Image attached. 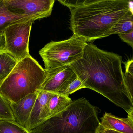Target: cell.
<instances>
[{
    "label": "cell",
    "instance_id": "obj_21",
    "mask_svg": "<svg viewBox=\"0 0 133 133\" xmlns=\"http://www.w3.org/2000/svg\"><path fill=\"white\" fill-rule=\"evenodd\" d=\"M5 41L4 33L0 32V53L5 52Z\"/></svg>",
    "mask_w": 133,
    "mask_h": 133
},
{
    "label": "cell",
    "instance_id": "obj_23",
    "mask_svg": "<svg viewBox=\"0 0 133 133\" xmlns=\"http://www.w3.org/2000/svg\"><path fill=\"white\" fill-rule=\"evenodd\" d=\"M95 133H121L114 130H111L107 129L102 126L101 125H99L98 129H97Z\"/></svg>",
    "mask_w": 133,
    "mask_h": 133
},
{
    "label": "cell",
    "instance_id": "obj_9",
    "mask_svg": "<svg viewBox=\"0 0 133 133\" xmlns=\"http://www.w3.org/2000/svg\"><path fill=\"white\" fill-rule=\"evenodd\" d=\"M37 96V91L15 102H10L14 121L26 129Z\"/></svg>",
    "mask_w": 133,
    "mask_h": 133
},
{
    "label": "cell",
    "instance_id": "obj_15",
    "mask_svg": "<svg viewBox=\"0 0 133 133\" xmlns=\"http://www.w3.org/2000/svg\"><path fill=\"white\" fill-rule=\"evenodd\" d=\"M17 63L15 58L9 53H0V85L11 72Z\"/></svg>",
    "mask_w": 133,
    "mask_h": 133
},
{
    "label": "cell",
    "instance_id": "obj_11",
    "mask_svg": "<svg viewBox=\"0 0 133 133\" xmlns=\"http://www.w3.org/2000/svg\"><path fill=\"white\" fill-rule=\"evenodd\" d=\"M100 125L105 129L121 133H133V122L129 117L123 118L105 112Z\"/></svg>",
    "mask_w": 133,
    "mask_h": 133
},
{
    "label": "cell",
    "instance_id": "obj_8",
    "mask_svg": "<svg viewBox=\"0 0 133 133\" xmlns=\"http://www.w3.org/2000/svg\"><path fill=\"white\" fill-rule=\"evenodd\" d=\"M77 77L75 72L69 65L62 66L47 73L46 78L39 90L57 93Z\"/></svg>",
    "mask_w": 133,
    "mask_h": 133
},
{
    "label": "cell",
    "instance_id": "obj_10",
    "mask_svg": "<svg viewBox=\"0 0 133 133\" xmlns=\"http://www.w3.org/2000/svg\"><path fill=\"white\" fill-rule=\"evenodd\" d=\"M72 102L68 96L52 93L41 116L40 123L64 110Z\"/></svg>",
    "mask_w": 133,
    "mask_h": 133
},
{
    "label": "cell",
    "instance_id": "obj_24",
    "mask_svg": "<svg viewBox=\"0 0 133 133\" xmlns=\"http://www.w3.org/2000/svg\"><path fill=\"white\" fill-rule=\"evenodd\" d=\"M127 112L128 114V117L130 118L131 120H132L133 122V109L132 110H130V111H129Z\"/></svg>",
    "mask_w": 133,
    "mask_h": 133
},
{
    "label": "cell",
    "instance_id": "obj_5",
    "mask_svg": "<svg viewBox=\"0 0 133 133\" xmlns=\"http://www.w3.org/2000/svg\"><path fill=\"white\" fill-rule=\"evenodd\" d=\"M88 43L73 34L69 39L47 44L39 52L47 73L68 66L83 58Z\"/></svg>",
    "mask_w": 133,
    "mask_h": 133
},
{
    "label": "cell",
    "instance_id": "obj_12",
    "mask_svg": "<svg viewBox=\"0 0 133 133\" xmlns=\"http://www.w3.org/2000/svg\"><path fill=\"white\" fill-rule=\"evenodd\" d=\"M51 94L52 93L44 91H37V97L26 128L28 131L40 123L41 116Z\"/></svg>",
    "mask_w": 133,
    "mask_h": 133
},
{
    "label": "cell",
    "instance_id": "obj_19",
    "mask_svg": "<svg viewBox=\"0 0 133 133\" xmlns=\"http://www.w3.org/2000/svg\"><path fill=\"white\" fill-rule=\"evenodd\" d=\"M125 83L133 102V76L128 72L124 74Z\"/></svg>",
    "mask_w": 133,
    "mask_h": 133
},
{
    "label": "cell",
    "instance_id": "obj_2",
    "mask_svg": "<svg viewBox=\"0 0 133 133\" xmlns=\"http://www.w3.org/2000/svg\"><path fill=\"white\" fill-rule=\"evenodd\" d=\"M69 8L70 29L86 42L108 37L121 18L132 11L127 0L58 1Z\"/></svg>",
    "mask_w": 133,
    "mask_h": 133
},
{
    "label": "cell",
    "instance_id": "obj_20",
    "mask_svg": "<svg viewBox=\"0 0 133 133\" xmlns=\"http://www.w3.org/2000/svg\"><path fill=\"white\" fill-rule=\"evenodd\" d=\"M118 35L122 41L131 46L133 49V32L127 34H119Z\"/></svg>",
    "mask_w": 133,
    "mask_h": 133
},
{
    "label": "cell",
    "instance_id": "obj_22",
    "mask_svg": "<svg viewBox=\"0 0 133 133\" xmlns=\"http://www.w3.org/2000/svg\"><path fill=\"white\" fill-rule=\"evenodd\" d=\"M125 72L133 76V58L125 63Z\"/></svg>",
    "mask_w": 133,
    "mask_h": 133
},
{
    "label": "cell",
    "instance_id": "obj_4",
    "mask_svg": "<svg viewBox=\"0 0 133 133\" xmlns=\"http://www.w3.org/2000/svg\"><path fill=\"white\" fill-rule=\"evenodd\" d=\"M47 72L30 55L18 62L0 85V93L10 102H15L39 90Z\"/></svg>",
    "mask_w": 133,
    "mask_h": 133
},
{
    "label": "cell",
    "instance_id": "obj_14",
    "mask_svg": "<svg viewBox=\"0 0 133 133\" xmlns=\"http://www.w3.org/2000/svg\"><path fill=\"white\" fill-rule=\"evenodd\" d=\"M133 32V12L121 18L109 32L108 37L112 34H127Z\"/></svg>",
    "mask_w": 133,
    "mask_h": 133
},
{
    "label": "cell",
    "instance_id": "obj_3",
    "mask_svg": "<svg viewBox=\"0 0 133 133\" xmlns=\"http://www.w3.org/2000/svg\"><path fill=\"white\" fill-rule=\"evenodd\" d=\"M98 110L84 98L72 101L61 112L29 131L30 133H95Z\"/></svg>",
    "mask_w": 133,
    "mask_h": 133
},
{
    "label": "cell",
    "instance_id": "obj_1",
    "mask_svg": "<svg viewBox=\"0 0 133 133\" xmlns=\"http://www.w3.org/2000/svg\"><path fill=\"white\" fill-rule=\"evenodd\" d=\"M122 57L87 43L83 58L69 65L85 88L104 96L127 112L133 109L122 69Z\"/></svg>",
    "mask_w": 133,
    "mask_h": 133
},
{
    "label": "cell",
    "instance_id": "obj_6",
    "mask_svg": "<svg viewBox=\"0 0 133 133\" xmlns=\"http://www.w3.org/2000/svg\"><path fill=\"white\" fill-rule=\"evenodd\" d=\"M34 21L16 23L4 31L5 52L10 54L19 62L30 55L29 43L32 24Z\"/></svg>",
    "mask_w": 133,
    "mask_h": 133
},
{
    "label": "cell",
    "instance_id": "obj_7",
    "mask_svg": "<svg viewBox=\"0 0 133 133\" xmlns=\"http://www.w3.org/2000/svg\"><path fill=\"white\" fill-rule=\"evenodd\" d=\"M8 9L15 14L26 16L35 21L51 14L54 0H4Z\"/></svg>",
    "mask_w": 133,
    "mask_h": 133
},
{
    "label": "cell",
    "instance_id": "obj_18",
    "mask_svg": "<svg viewBox=\"0 0 133 133\" xmlns=\"http://www.w3.org/2000/svg\"><path fill=\"white\" fill-rule=\"evenodd\" d=\"M83 88H85V87L81 80L77 77L76 79L70 83L64 89L59 91L57 93L69 97L70 94Z\"/></svg>",
    "mask_w": 133,
    "mask_h": 133
},
{
    "label": "cell",
    "instance_id": "obj_13",
    "mask_svg": "<svg viewBox=\"0 0 133 133\" xmlns=\"http://www.w3.org/2000/svg\"><path fill=\"white\" fill-rule=\"evenodd\" d=\"M34 21L26 16L15 14L8 8L4 0H0V32H4L9 26L21 22Z\"/></svg>",
    "mask_w": 133,
    "mask_h": 133
},
{
    "label": "cell",
    "instance_id": "obj_17",
    "mask_svg": "<svg viewBox=\"0 0 133 133\" xmlns=\"http://www.w3.org/2000/svg\"><path fill=\"white\" fill-rule=\"evenodd\" d=\"M0 119L14 120L10 102L0 93Z\"/></svg>",
    "mask_w": 133,
    "mask_h": 133
},
{
    "label": "cell",
    "instance_id": "obj_16",
    "mask_svg": "<svg viewBox=\"0 0 133 133\" xmlns=\"http://www.w3.org/2000/svg\"><path fill=\"white\" fill-rule=\"evenodd\" d=\"M0 133H30L14 120L0 119Z\"/></svg>",
    "mask_w": 133,
    "mask_h": 133
}]
</instances>
